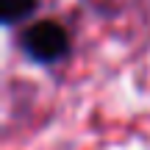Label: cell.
Instances as JSON below:
<instances>
[{
	"mask_svg": "<svg viewBox=\"0 0 150 150\" xmlns=\"http://www.w3.org/2000/svg\"><path fill=\"white\" fill-rule=\"evenodd\" d=\"M17 47L31 64L56 67L70 56L72 39L59 20H36L22 28V33L17 36Z\"/></svg>",
	"mask_w": 150,
	"mask_h": 150,
	"instance_id": "obj_1",
	"label": "cell"
},
{
	"mask_svg": "<svg viewBox=\"0 0 150 150\" xmlns=\"http://www.w3.org/2000/svg\"><path fill=\"white\" fill-rule=\"evenodd\" d=\"M42 0H0V22L3 28H17L39 11Z\"/></svg>",
	"mask_w": 150,
	"mask_h": 150,
	"instance_id": "obj_2",
	"label": "cell"
}]
</instances>
